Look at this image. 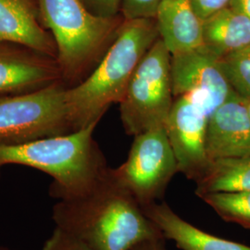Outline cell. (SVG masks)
<instances>
[{
	"label": "cell",
	"instance_id": "15",
	"mask_svg": "<svg viewBox=\"0 0 250 250\" xmlns=\"http://www.w3.org/2000/svg\"><path fill=\"white\" fill-rule=\"evenodd\" d=\"M203 45L223 58L250 46V19L227 6L203 21Z\"/></svg>",
	"mask_w": 250,
	"mask_h": 250
},
{
	"label": "cell",
	"instance_id": "16",
	"mask_svg": "<svg viewBox=\"0 0 250 250\" xmlns=\"http://www.w3.org/2000/svg\"><path fill=\"white\" fill-rule=\"evenodd\" d=\"M195 193L201 197L212 193L250 191V156L210 161L204 174L196 182Z\"/></svg>",
	"mask_w": 250,
	"mask_h": 250
},
{
	"label": "cell",
	"instance_id": "6",
	"mask_svg": "<svg viewBox=\"0 0 250 250\" xmlns=\"http://www.w3.org/2000/svg\"><path fill=\"white\" fill-rule=\"evenodd\" d=\"M62 82L34 92L0 96V144H21L73 132Z\"/></svg>",
	"mask_w": 250,
	"mask_h": 250
},
{
	"label": "cell",
	"instance_id": "23",
	"mask_svg": "<svg viewBox=\"0 0 250 250\" xmlns=\"http://www.w3.org/2000/svg\"><path fill=\"white\" fill-rule=\"evenodd\" d=\"M131 250H166L164 239H153L136 245Z\"/></svg>",
	"mask_w": 250,
	"mask_h": 250
},
{
	"label": "cell",
	"instance_id": "8",
	"mask_svg": "<svg viewBox=\"0 0 250 250\" xmlns=\"http://www.w3.org/2000/svg\"><path fill=\"white\" fill-rule=\"evenodd\" d=\"M213 111L205 94L194 91L173 101L165 128L178 170L197 182L210 161L206 151L208 118Z\"/></svg>",
	"mask_w": 250,
	"mask_h": 250
},
{
	"label": "cell",
	"instance_id": "4",
	"mask_svg": "<svg viewBox=\"0 0 250 250\" xmlns=\"http://www.w3.org/2000/svg\"><path fill=\"white\" fill-rule=\"evenodd\" d=\"M41 24L53 37L62 80L73 83L106 53L125 18L90 12L81 0H36Z\"/></svg>",
	"mask_w": 250,
	"mask_h": 250
},
{
	"label": "cell",
	"instance_id": "22",
	"mask_svg": "<svg viewBox=\"0 0 250 250\" xmlns=\"http://www.w3.org/2000/svg\"><path fill=\"white\" fill-rule=\"evenodd\" d=\"M231 0H191L197 16L204 21L229 5Z\"/></svg>",
	"mask_w": 250,
	"mask_h": 250
},
{
	"label": "cell",
	"instance_id": "26",
	"mask_svg": "<svg viewBox=\"0 0 250 250\" xmlns=\"http://www.w3.org/2000/svg\"><path fill=\"white\" fill-rule=\"evenodd\" d=\"M0 250H3V249H0Z\"/></svg>",
	"mask_w": 250,
	"mask_h": 250
},
{
	"label": "cell",
	"instance_id": "20",
	"mask_svg": "<svg viewBox=\"0 0 250 250\" xmlns=\"http://www.w3.org/2000/svg\"><path fill=\"white\" fill-rule=\"evenodd\" d=\"M41 250H94L68 232L55 228L51 236L45 241Z\"/></svg>",
	"mask_w": 250,
	"mask_h": 250
},
{
	"label": "cell",
	"instance_id": "3",
	"mask_svg": "<svg viewBox=\"0 0 250 250\" xmlns=\"http://www.w3.org/2000/svg\"><path fill=\"white\" fill-rule=\"evenodd\" d=\"M97 125L25 143L0 144V174L7 165L27 166L53 178L49 194L59 200L84 194L108 169L93 138Z\"/></svg>",
	"mask_w": 250,
	"mask_h": 250
},
{
	"label": "cell",
	"instance_id": "18",
	"mask_svg": "<svg viewBox=\"0 0 250 250\" xmlns=\"http://www.w3.org/2000/svg\"><path fill=\"white\" fill-rule=\"evenodd\" d=\"M224 73L235 94L250 98V46L221 58Z\"/></svg>",
	"mask_w": 250,
	"mask_h": 250
},
{
	"label": "cell",
	"instance_id": "1",
	"mask_svg": "<svg viewBox=\"0 0 250 250\" xmlns=\"http://www.w3.org/2000/svg\"><path fill=\"white\" fill-rule=\"evenodd\" d=\"M52 218L57 228L94 250H131L144 241L165 239L110 168L89 191L60 199Z\"/></svg>",
	"mask_w": 250,
	"mask_h": 250
},
{
	"label": "cell",
	"instance_id": "9",
	"mask_svg": "<svg viewBox=\"0 0 250 250\" xmlns=\"http://www.w3.org/2000/svg\"><path fill=\"white\" fill-rule=\"evenodd\" d=\"M170 75L173 97L194 91L203 93L213 112L235 94L224 73L221 58L204 45L170 55Z\"/></svg>",
	"mask_w": 250,
	"mask_h": 250
},
{
	"label": "cell",
	"instance_id": "10",
	"mask_svg": "<svg viewBox=\"0 0 250 250\" xmlns=\"http://www.w3.org/2000/svg\"><path fill=\"white\" fill-rule=\"evenodd\" d=\"M62 81L55 58L17 43L0 42V96L30 93Z\"/></svg>",
	"mask_w": 250,
	"mask_h": 250
},
{
	"label": "cell",
	"instance_id": "25",
	"mask_svg": "<svg viewBox=\"0 0 250 250\" xmlns=\"http://www.w3.org/2000/svg\"><path fill=\"white\" fill-rule=\"evenodd\" d=\"M246 103H247V107H248V111L250 117V99H246Z\"/></svg>",
	"mask_w": 250,
	"mask_h": 250
},
{
	"label": "cell",
	"instance_id": "21",
	"mask_svg": "<svg viewBox=\"0 0 250 250\" xmlns=\"http://www.w3.org/2000/svg\"><path fill=\"white\" fill-rule=\"evenodd\" d=\"M90 12L100 17L112 18L121 13L122 0H81Z\"/></svg>",
	"mask_w": 250,
	"mask_h": 250
},
{
	"label": "cell",
	"instance_id": "7",
	"mask_svg": "<svg viewBox=\"0 0 250 250\" xmlns=\"http://www.w3.org/2000/svg\"><path fill=\"white\" fill-rule=\"evenodd\" d=\"M112 170L142 208L161 199L179 171L165 126L135 135L127 160Z\"/></svg>",
	"mask_w": 250,
	"mask_h": 250
},
{
	"label": "cell",
	"instance_id": "13",
	"mask_svg": "<svg viewBox=\"0 0 250 250\" xmlns=\"http://www.w3.org/2000/svg\"><path fill=\"white\" fill-rule=\"evenodd\" d=\"M155 20L160 38L170 55L203 45V21L191 0H161Z\"/></svg>",
	"mask_w": 250,
	"mask_h": 250
},
{
	"label": "cell",
	"instance_id": "2",
	"mask_svg": "<svg viewBox=\"0 0 250 250\" xmlns=\"http://www.w3.org/2000/svg\"><path fill=\"white\" fill-rule=\"evenodd\" d=\"M159 37L155 19L124 21L95 71L79 84L67 88L73 132L99 124L111 104L122 101L136 67Z\"/></svg>",
	"mask_w": 250,
	"mask_h": 250
},
{
	"label": "cell",
	"instance_id": "19",
	"mask_svg": "<svg viewBox=\"0 0 250 250\" xmlns=\"http://www.w3.org/2000/svg\"><path fill=\"white\" fill-rule=\"evenodd\" d=\"M161 0H122L121 14L125 20L155 19Z\"/></svg>",
	"mask_w": 250,
	"mask_h": 250
},
{
	"label": "cell",
	"instance_id": "24",
	"mask_svg": "<svg viewBox=\"0 0 250 250\" xmlns=\"http://www.w3.org/2000/svg\"><path fill=\"white\" fill-rule=\"evenodd\" d=\"M228 6L250 19V0H231Z\"/></svg>",
	"mask_w": 250,
	"mask_h": 250
},
{
	"label": "cell",
	"instance_id": "5",
	"mask_svg": "<svg viewBox=\"0 0 250 250\" xmlns=\"http://www.w3.org/2000/svg\"><path fill=\"white\" fill-rule=\"evenodd\" d=\"M170 54L159 37L144 55L120 102L128 134L137 135L165 126L173 104Z\"/></svg>",
	"mask_w": 250,
	"mask_h": 250
},
{
	"label": "cell",
	"instance_id": "12",
	"mask_svg": "<svg viewBox=\"0 0 250 250\" xmlns=\"http://www.w3.org/2000/svg\"><path fill=\"white\" fill-rule=\"evenodd\" d=\"M0 42L17 43L57 57L53 37L38 18L36 0H0Z\"/></svg>",
	"mask_w": 250,
	"mask_h": 250
},
{
	"label": "cell",
	"instance_id": "14",
	"mask_svg": "<svg viewBox=\"0 0 250 250\" xmlns=\"http://www.w3.org/2000/svg\"><path fill=\"white\" fill-rule=\"evenodd\" d=\"M145 214L161 231L165 239L182 250H250V247L208 233L182 219L166 202L143 208Z\"/></svg>",
	"mask_w": 250,
	"mask_h": 250
},
{
	"label": "cell",
	"instance_id": "17",
	"mask_svg": "<svg viewBox=\"0 0 250 250\" xmlns=\"http://www.w3.org/2000/svg\"><path fill=\"white\" fill-rule=\"evenodd\" d=\"M224 221L250 230V191L212 193L201 197Z\"/></svg>",
	"mask_w": 250,
	"mask_h": 250
},
{
	"label": "cell",
	"instance_id": "11",
	"mask_svg": "<svg viewBox=\"0 0 250 250\" xmlns=\"http://www.w3.org/2000/svg\"><path fill=\"white\" fill-rule=\"evenodd\" d=\"M206 151L209 161L250 156V117L246 99L233 94L208 118Z\"/></svg>",
	"mask_w": 250,
	"mask_h": 250
}]
</instances>
